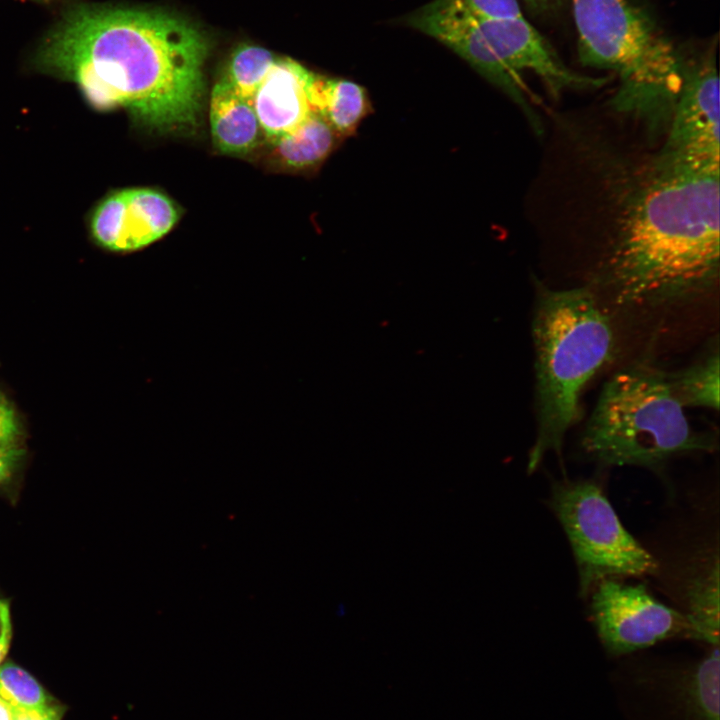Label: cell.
Wrapping results in <instances>:
<instances>
[{
    "label": "cell",
    "instance_id": "6da1fadb",
    "mask_svg": "<svg viewBox=\"0 0 720 720\" xmlns=\"http://www.w3.org/2000/svg\"><path fill=\"white\" fill-rule=\"evenodd\" d=\"M572 142L567 231L592 240L597 274L615 301L657 307L711 290L719 278L720 175L600 135Z\"/></svg>",
    "mask_w": 720,
    "mask_h": 720
},
{
    "label": "cell",
    "instance_id": "7a4b0ae2",
    "mask_svg": "<svg viewBox=\"0 0 720 720\" xmlns=\"http://www.w3.org/2000/svg\"><path fill=\"white\" fill-rule=\"evenodd\" d=\"M208 49L204 34L174 14L80 4L46 35L33 63L75 83L97 110L122 108L146 128L186 132L199 124Z\"/></svg>",
    "mask_w": 720,
    "mask_h": 720
},
{
    "label": "cell",
    "instance_id": "3957f363",
    "mask_svg": "<svg viewBox=\"0 0 720 720\" xmlns=\"http://www.w3.org/2000/svg\"><path fill=\"white\" fill-rule=\"evenodd\" d=\"M537 432L527 472L561 454L565 435L581 417L587 383L614 353L608 314L590 288L538 290L532 320Z\"/></svg>",
    "mask_w": 720,
    "mask_h": 720
},
{
    "label": "cell",
    "instance_id": "277c9868",
    "mask_svg": "<svg viewBox=\"0 0 720 720\" xmlns=\"http://www.w3.org/2000/svg\"><path fill=\"white\" fill-rule=\"evenodd\" d=\"M579 60L616 72L614 112L665 136L682 82V55L642 9L628 0H571Z\"/></svg>",
    "mask_w": 720,
    "mask_h": 720
},
{
    "label": "cell",
    "instance_id": "5b68a950",
    "mask_svg": "<svg viewBox=\"0 0 720 720\" xmlns=\"http://www.w3.org/2000/svg\"><path fill=\"white\" fill-rule=\"evenodd\" d=\"M581 446L603 466L656 470L678 456L712 452L716 439L691 427L668 373L637 363L604 385Z\"/></svg>",
    "mask_w": 720,
    "mask_h": 720
},
{
    "label": "cell",
    "instance_id": "8992f818",
    "mask_svg": "<svg viewBox=\"0 0 720 720\" xmlns=\"http://www.w3.org/2000/svg\"><path fill=\"white\" fill-rule=\"evenodd\" d=\"M549 506L570 543L583 597L602 579L656 577V558L624 528L598 482L555 481Z\"/></svg>",
    "mask_w": 720,
    "mask_h": 720
},
{
    "label": "cell",
    "instance_id": "52a82bcc",
    "mask_svg": "<svg viewBox=\"0 0 720 720\" xmlns=\"http://www.w3.org/2000/svg\"><path fill=\"white\" fill-rule=\"evenodd\" d=\"M588 596L592 623L609 655H626L669 639L705 643L702 632L686 614L658 601L642 584L606 578L596 583Z\"/></svg>",
    "mask_w": 720,
    "mask_h": 720
},
{
    "label": "cell",
    "instance_id": "ba28073f",
    "mask_svg": "<svg viewBox=\"0 0 720 720\" xmlns=\"http://www.w3.org/2000/svg\"><path fill=\"white\" fill-rule=\"evenodd\" d=\"M658 151L687 170L720 175L719 78L714 47L682 55V82L669 128Z\"/></svg>",
    "mask_w": 720,
    "mask_h": 720
},
{
    "label": "cell",
    "instance_id": "9c48e42d",
    "mask_svg": "<svg viewBox=\"0 0 720 720\" xmlns=\"http://www.w3.org/2000/svg\"><path fill=\"white\" fill-rule=\"evenodd\" d=\"M406 23L445 44L466 60L518 104L536 133H542L541 121L527 100L529 90L503 71L479 27L477 16L459 0H433L410 14Z\"/></svg>",
    "mask_w": 720,
    "mask_h": 720
},
{
    "label": "cell",
    "instance_id": "30bf717a",
    "mask_svg": "<svg viewBox=\"0 0 720 720\" xmlns=\"http://www.w3.org/2000/svg\"><path fill=\"white\" fill-rule=\"evenodd\" d=\"M180 211L164 193L152 188H127L101 200L90 218V232L102 248L130 252L165 236Z\"/></svg>",
    "mask_w": 720,
    "mask_h": 720
},
{
    "label": "cell",
    "instance_id": "8fae6325",
    "mask_svg": "<svg viewBox=\"0 0 720 720\" xmlns=\"http://www.w3.org/2000/svg\"><path fill=\"white\" fill-rule=\"evenodd\" d=\"M493 51L513 77L521 73L536 74L553 98L567 90L599 88L605 77H591L568 68L552 46L524 18L492 19L490 24Z\"/></svg>",
    "mask_w": 720,
    "mask_h": 720
},
{
    "label": "cell",
    "instance_id": "7c38bea8",
    "mask_svg": "<svg viewBox=\"0 0 720 720\" xmlns=\"http://www.w3.org/2000/svg\"><path fill=\"white\" fill-rule=\"evenodd\" d=\"M315 73L289 58H276L251 100L269 140L299 125L312 112Z\"/></svg>",
    "mask_w": 720,
    "mask_h": 720
},
{
    "label": "cell",
    "instance_id": "4fadbf2b",
    "mask_svg": "<svg viewBox=\"0 0 720 720\" xmlns=\"http://www.w3.org/2000/svg\"><path fill=\"white\" fill-rule=\"evenodd\" d=\"M209 121L213 144L224 154H247L265 136L252 102L221 79L211 92Z\"/></svg>",
    "mask_w": 720,
    "mask_h": 720
},
{
    "label": "cell",
    "instance_id": "5bb4252c",
    "mask_svg": "<svg viewBox=\"0 0 720 720\" xmlns=\"http://www.w3.org/2000/svg\"><path fill=\"white\" fill-rule=\"evenodd\" d=\"M341 136L313 111L292 130L272 139V156L283 168L308 171L318 168L333 152Z\"/></svg>",
    "mask_w": 720,
    "mask_h": 720
},
{
    "label": "cell",
    "instance_id": "9a60e30c",
    "mask_svg": "<svg viewBox=\"0 0 720 720\" xmlns=\"http://www.w3.org/2000/svg\"><path fill=\"white\" fill-rule=\"evenodd\" d=\"M311 105L341 136H350L369 112L366 91L345 79L315 75L311 90Z\"/></svg>",
    "mask_w": 720,
    "mask_h": 720
},
{
    "label": "cell",
    "instance_id": "2e32d148",
    "mask_svg": "<svg viewBox=\"0 0 720 720\" xmlns=\"http://www.w3.org/2000/svg\"><path fill=\"white\" fill-rule=\"evenodd\" d=\"M719 659V646H709L684 674L683 698L691 720H719Z\"/></svg>",
    "mask_w": 720,
    "mask_h": 720
},
{
    "label": "cell",
    "instance_id": "e0dca14e",
    "mask_svg": "<svg viewBox=\"0 0 720 720\" xmlns=\"http://www.w3.org/2000/svg\"><path fill=\"white\" fill-rule=\"evenodd\" d=\"M672 387L683 406L719 408V352L711 350L703 359L674 374Z\"/></svg>",
    "mask_w": 720,
    "mask_h": 720
},
{
    "label": "cell",
    "instance_id": "ac0fdd59",
    "mask_svg": "<svg viewBox=\"0 0 720 720\" xmlns=\"http://www.w3.org/2000/svg\"><path fill=\"white\" fill-rule=\"evenodd\" d=\"M276 58L272 52L263 47L241 45L231 55L220 79L238 95L251 101Z\"/></svg>",
    "mask_w": 720,
    "mask_h": 720
},
{
    "label": "cell",
    "instance_id": "d6986e66",
    "mask_svg": "<svg viewBox=\"0 0 720 720\" xmlns=\"http://www.w3.org/2000/svg\"><path fill=\"white\" fill-rule=\"evenodd\" d=\"M0 696L15 708L49 706L47 695L36 679L12 663L0 666Z\"/></svg>",
    "mask_w": 720,
    "mask_h": 720
},
{
    "label": "cell",
    "instance_id": "ffe728a7",
    "mask_svg": "<svg viewBox=\"0 0 720 720\" xmlns=\"http://www.w3.org/2000/svg\"><path fill=\"white\" fill-rule=\"evenodd\" d=\"M475 16L486 19L524 17L517 0H459Z\"/></svg>",
    "mask_w": 720,
    "mask_h": 720
},
{
    "label": "cell",
    "instance_id": "44dd1931",
    "mask_svg": "<svg viewBox=\"0 0 720 720\" xmlns=\"http://www.w3.org/2000/svg\"><path fill=\"white\" fill-rule=\"evenodd\" d=\"M19 424L15 411L6 397L0 392V447L19 446Z\"/></svg>",
    "mask_w": 720,
    "mask_h": 720
},
{
    "label": "cell",
    "instance_id": "7402d4cb",
    "mask_svg": "<svg viewBox=\"0 0 720 720\" xmlns=\"http://www.w3.org/2000/svg\"><path fill=\"white\" fill-rule=\"evenodd\" d=\"M61 710L57 706L42 709H24L13 707V720H60Z\"/></svg>",
    "mask_w": 720,
    "mask_h": 720
},
{
    "label": "cell",
    "instance_id": "603a6c76",
    "mask_svg": "<svg viewBox=\"0 0 720 720\" xmlns=\"http://www.w3.org/2000/svg\"><path fill=\"white\" fill-rule=\"evenodd\" d=\"M20 446L0 451V485L6 482L15 472L23 456Z\"/></svg>",
    "mask_w": 720,
    "mask_h": 720
},
{
    "label": "cell",
    "instance_id": "cb8c5ba5",
    "mask_svg": "<svg viewBox=\"0 0 720 720\" xmlns=\"http://www.w3.org/2000/svg\"><path fill=\"white\" fill-rule=\"evenodd\" d=\"M12 625L9 605L0 600V663L4 659L11 640Z\"/></svg>",
    "mask_w": 720,
    "mask_h": 720
},
{
    "label": "cell",
    "instance_id": "d4e9b609",
    "mask_svg": "<svg viewBox=\"0 0 720 720\" xmlns=\"http://www.w3.org/2000/svg\"><path fill=\"white\" fill-rule=\"evenodd\" d=\"M0 720H13V706L0 696Z\"/></svg>",
    "mask_w": 720,
    "mask_h": 720
},
{
    "label": "cell",
    "instance_id": "484cf974",
    "mask_svg": "<svg viewBox=\"0 0 720 720\" xmlns=\"http://www.w3.org/2000/svg\"><path fill=\"white\" fill-rule=\"evenodd\" d=\"M534 9H544L555 0H524Z\"/></svg>",
    "mask_w": 720,
    "mask_h": 720
}]
</instances>
